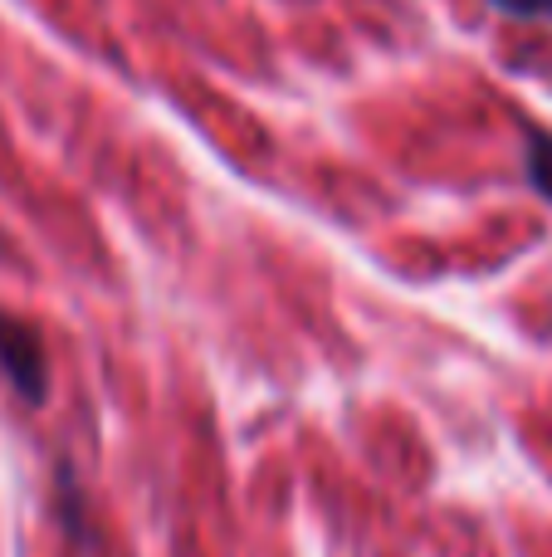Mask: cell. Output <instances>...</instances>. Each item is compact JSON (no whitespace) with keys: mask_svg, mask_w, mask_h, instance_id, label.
Segmentation results:
<instances>
[{"mask_svg":"<svg viewBox=\"0 0 552 557\" xmlns=\"http://www.w3.org/2000/svg\"><path fill=\"white\" fill-rule=\"evenodd\" d=\"M0 376L25 396L29 406H39L49 396V362H45V343L29 323L0 313Z\"/></svg>","mask_w":552,"mask_h":557,"instance_id":"6da1fadb","label":"cell"},{"mask_svg":"<svg viewBox=\"0 0 552 557\" xmlns=\"http://www.w3.org/2000/svg\"><path fill=\"white\" fill-rule=\"evenodd\" d=\"M528 182L552 201V133H543V127L528 133Z\"/></svg>","mask_w":552,"mask_h":557,"instance_id":"7a4b0ae2","label":"cell"},{"mask_svg":"<svg viewBox=\"0 0 552 557\" xmlns=\"http://www.w3.org/2000/svg\"><path fill=\"white\" fill-rule=\"evenodd\" d=\"M514 20H552V0H489Z\"/></svg>","mask_w":552,"mask_h":557,"instance_id":"3957f363","label":"cell"}]
</instances>
